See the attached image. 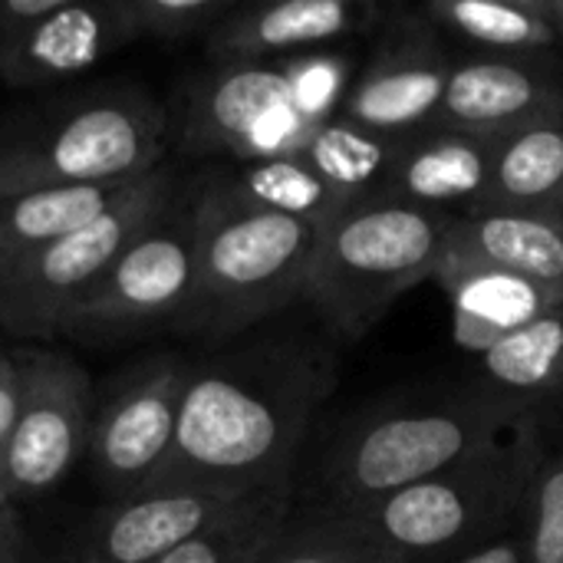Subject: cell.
Here are the masks:
<instances>
[{"label":"cell","instance_id":"1","mask_svg":"<svg viewBox=\"0 0 563 563\" xmlns=\"http://www.w3.org/2000/svg\"><path fill=\"white\" fill-rule=\"evenodd\" d=\"M333 389V360L303 340H267L191 363L175 445L155 482L234 492L294 488L303 435Z\"/></svg>","mask_w":563,"mask_h":563},{"label":"cell","instance_id":"2","mask_svg":"<svg viewBox=\"0 0 563 563\" xmlns=\"http://www.w3.org/2000/svg\"><path fill=\"white\" fill-rule=\"evenodd\" d=\"M195 274L175 320L178 336L224 346L303 300L320 228L247 201L211 168L188 188Z\"/></svg>","mask_w":563,"mask_h":563},{"label":"cell","instance_id":"3","mask_svg":"<svg viewBox=\"0 0 563 563\" xmlns=\"http://www.w3.org/2000/svg\"><path fill=\"white\" fill-rule=\"evenodd\" d=\"M534 419L544 416L515 409L482 386L376 406L330 442L310 511L333 518L366 511Z\"/></svg>","mask_w":563,"mask_h":563},{"label":"cell","instance_id":"4","mask_svg":"<svg viewBox=\"0 0 563 563\" xmlns=\"http://www.w3.org/2000/svg\"><path fill=\"white\" fill-rule=\"evenodd\" d=\"M168 106L135 82L86 86L0 119V195L125 185L162 168Z\"/></svg>","mask_w":563,"mask_h":563},{"label":"cell","instance_id":"5","mask_svg":"<svg viewBox=\"0 0 563 563\" xmlns=\"http://www.w3.org/2000/svg\"><path fill=\"white\" fill-rule=\"evenodd\" d=\"M544 452V419L525 422L452 468L343 521L402 563L459 561L521 528Z\"/></svg>","mask_w":563,"mask_h":563},{"label":"cell","instance_id":"6","mask_svg":"<svg viewBox=\"0 0 563 563\" xmlns=\"http://www.w3.org/2000/svg\"><path fill=\"white\" fill-rule=\"evenodd\" d=\"M452 214L360 198L320 228L303 300L343 336H366L416 284L439 274Z\"/></svg>","mask_w":563,"mask_h":563},{"label":"cell","instance_id":"7","mask_svg":"<svg viewBox=\"0 0 563 563\" xmlns=\"http://www.w3.org/2000/svg\"><path fill=\"white\" fill-rule=\"evenodd\" d=\"M181 191L175 168L162 165L135 178L102 214L43 244L0 274V336L36 343L56 340L63 317L96 277L139 238Z\"/></svg>","mask_w":563,"mask_h":563},{"label":"cell","instance_id":"8","mask_svg":"<svg viewBox=\"0 0 563 563\" xmlns=\"http://www.w3.org/2000/svg\"><path fill=\"white\" fill-rule=\"evenodd\" d=\"M294 152L313 132L297 99L294 63H208L178 86L168 109V139L188 158L251 162Z\"/></svg>","mask_w":563,"mask_h":563},{"label":"cell","instance_id":"9","mask_svg":"<svg viewBox=\"0 0 563 563\" xmlns=\"http://www.w3.org/2000/svg\"><path fill=\"white\" fill-rule=\"evenodd\" d=\"M195 274V234L188 191L139 234L96 277L59 323L56 340L82 346H119L155 330H172Z\"/></svg>","mask_w":563,"mask_h":563},{"label":"cell","instance_id":"10","mask_svg":"<svg viewBox=\"0 0 563 563\" xmlns=\"http://www.w3.org/2000/svg\"><path fill=\"white\" fill-rule=\"evenodd\" d=\"M23 402L10 442L0 452V485L10 498L56 488L89 449L96 389L66 353L16 346Z\"/></svg>","mask_w":563,"mask_h":563},{"label":"cell","instance_id":"11","mask_svg":"<svg viewBox=\"0 0 563 563\" xmlns=\"http://www.w3.org/2000/svg\"><path fill=\"white\" fill-rule=\"evenodd\" d=\"M191 363L162 353L129 366L102 399H96L89 462L99 485L112 495H132L158 478L165 468Z\"/></svg>","mask_w":563,"mask_h":563},{"label":"cell","instance_id":"12","mask_svg":"<svg viewBox=\"0 0 563 563\" xmlns=\"http://www.w3.org/2000/svg\"><path fill=\"white\" fill-rule=\"evenodd\" d=\"M287 492H234L211 482H152L106 501L86 525L73 563H158L208 528Z\"/></svg>","mask_w":563,"mask_h":563},{"label":"cell","instance_id":"13","mask_svg":"<svg viewBox=\"0 0 563 563\" xmlns=\"http://www.w3.org/2000/svg\"><path fill=\"white\" fill-rule=\"evenodd\" d=\"M449 69L452 63L429 20L386 16L383 43L350 82L336 115L383 139L406 142L439 122Z\"/></svg>","mask_w":563,"mask_h":563},{"label":"cell","instance_id":"14","mask_svg":"<svg viewBox=\"0 0 563 563\" xmlns=\"http://www.w3.org/2000/svg\"><path fill=\"white\" fill-rule=\"evenodd\" d=\"M389 10L373 0L238 3L208 36V63H284L327 43L383 30Z\"/></svg>","mask_w":563,"mask_h":563},{"label":"cell","instance_id":"15","mask_svg":"<svg viewBox=\"0 0 563 563\" xmlns=\"http://www.w3.org/2000/svg\"><path fill=\"white\" fill-rule=\"evenodd\" d=\"M132 40L122 0H59L49 13L0 40V82L43 89L76 79Z\"/></svg>","mask_w":563,"mask_h":563},{"label":"cell","instance_id":"16","mask_svg":"<svg viewBox=\"0 0 563 563\" xmlns=\"http://www.w3.org/2000/svg\"><path fill=\"white\" fill-rule=\"evenodd\" d=\"M563 106V73L548 56H478L449 69L439 125L501 142Z\"/></svg>","mask_w":563,"mask_h":563},{"label":"cell","instance_id":"17","mask_svg":"<svg viewBox=\"0 0 563 563\" xmlns=\"http://www.w3.org/2000/svg\"><path fill=\"white\" fill-rule=\"evenodd\" d=\"M495 152V139L435 122L432 129L399 142L383 198L452 218L475 214L492 188Z\"/></svg>","mask_w":563,"mask_h":563},{"label":"cell","instance_id":"18","mask_svg":"<svg viewBox=\"0 0 563 563\" xmlns=\"http://www.w3.org/2000/svg\"><path fill=\"white\" fill-rule=\"evenodd\" d=\"M442 264H475L551 287L563 297V218L482 211L455 218ZM439 264V267H442Z\"/></svg>","mask_w":563,"mask_h":563},{"label":"cell","instance_id":"19","mask_svg":"<svg viewBox=\"0 0 563 563\" xmlns=\"http://www.w3.org/2000/svg\"><path fill=\"white\" fill-rule=\"evenodd\" d=\"M435 280L442 284L452 303L455 343L478 356L515 330L534 323L548 310L563 307L558 290L495 267L442 264Z\"/></svg>","mask_w":563,"mask_h":563},{"label":"cell","instance_id":"20","mask_svg":"<svg viewBox=\"0 0 563 563\" xmlns=\"http://www.w3.org/2000/svg\"><path fill=\"white\" fill-rule=\"evenodd\" d=\"M563 218V106L498 142L485 205L475 211Z\"/></svg>","mask_w":563,"mask_h":563},{"label":"cell","instance_id":"21","mask_svg":"<svg viewBox=\"0 0 563 563\" xmlns=\"http://www.w3.org/2000/svg\"><path fill=\"white\" fill-rule=\"evenodd\" d=\"M482 389L495 399L544 416L563 399V307L498 340L478 356Z\"/></svg>","mask_w":563,"mask_h":563},{"label":"cell","instance_id":"22","mask_svg":"<svg viewBox=\"0 0 563 563\" xmlns=\"http://www.w3.org/2000/svg\"><path fill=\"white\" fill-rule=\"evenodd\" d=\"M129 185L132 181L0 195V274L40 251L43 244L102 214Z\"/></svg>","mask_w":563,"mask_h":563},{"label":"cell","instance_id":"23","mask_svg":"<svg viewBox=\"0 0 563 563\" xmlns=\"http://www.w3.org/2000/svg\"><path fill=\"white\" fill-rule=\"evenodd\" d=\"M228 181L254 205L300 218L313 228H323L330 218H336L346 205H353L336 185H330L300 148L251 158V162H231L221 165Z\"/></svg>","mask_w":563,"mask_h":563},{"label":"cell","instance_id":"24","mask_svg":"<svg viewBox=\"0 0 563 563\" xmlns=\"http://www.w3.org/2000/svg\"><path fill=\"white\" fill-rule=\"evenodd\" d=\"M426 20L482 46L485 56H548L561 46L528 0H432Z\"/></svg>","mask_w":563,"mask_h":563},{"label":"cell","instance_id":"25","mask_svg":"<svg viewBox=\"0 0 563 563\" xmlns=\"http://www.w3.org/2000/svg\"><path fill=\"white\" fill-rule=\"evenodd\" d=\"M396 148L399 142L366 132L340 115H330L327 122L313 125V132L300 145L303 158L350 201L383 195Z\"/></svg>","mask_w":563,"mask_h":563},{"label":"cell","instance_id":"26","mask_svg":"<svg viewBox=\"0 0 563 563\" xmlns=\"http://www.w3.org/2000/svg\"><path fill=\"white\" fill-rule=\"evenodd\" d=\"M290 521V495L267 498L228 521L208 528L205 534L185 541L158 563H257Z\"/></svg>","mask_w":563,"mask_h":563},{"label":"cell","instance_id":"27","mask_svg":"<svg viewBox=\"0 0 563 563\" xmlns=\"http://www.w3.org/2000/svg\"><path fill=\"white\" fill-rule=\"evenodd\" d=\"M257 563H402L350 528L343 518L310 511L300 521H287L277 541Z\"/></svg>","mask_w":563,"mask_h":563},{"label":"cell","instance_id":"28","mask_svg":"<svg viewBox=\"0 0 563 563\" xmlns=\"http://www.w3.org/2000/svg\"><path fill=\"white\" fill-rule=\"evenodd\" d=\"M525 563H563V445L548 449L521 518Z\"/></svg>","mask_w":563,"mask_h":563},{"label":"cell","instance_id":"29","mask_svg":"<svg viewBox=\"0 0 563 563\" xmlns=\"http://www.w3.org/2000/svg\"><path fill=\"white\" fill-rule=\"evenodd\" d=\"M135 40H191L208 36L238 0H122Z\"/></svg>","mask_w":563,"mask_h":563},{"label":"cell","instance_id":"30","mask_svg":"<svg viewBox=\"0 0 563 563\" xmlns=\"http://www.w3.org/2000/svg\"><path fill=\"white\" fill-rule=\"evenodd\" d=\"M20 402H23V376H20L16 350L0 346V452L13 435Z\"/></svg>","mask_w":563,"mask_h":563},{"label":"cell","instance_id":"31","mask_svg":"<svg viewBox=\"0 0 563 563\" xmlns=\"http://www.w3.org/2000/svg\"><path fill=\"white\" fill-rule=\"evenodd\" d=\"M0 563H40L30 531L13 505L0 508Z\"/></svg>","mask_w":563,"mask_h":563},{"label":"cell","instance_id":"32","mask_svg":"<svg viewBox=\"0 0 563 563\" xmlns=\"http://www.w3.org/2000/svg\"><path fill=\"white\" fill-rule=\"evenodd\" d=\"M452 563H525V541H521V528L508 531L482 548H475L472 554L459 558Z\"/></svg>","mask_w":563,"mask_h":563},{"label":"cell","instance_id":"33","mask_svg":"<svg viewBox=\"0 0 563 563\" xmlns=\"http://www.w3.org/2000/svg\"><path fill=\"white\" fill-rule=\"evenodd\" d=\"M528 7L558 33V40L563 43V0H528Z\"/></svg>","mask_w":563,"mask_h":563},{"label":"cell","instance_id":"34","mask_svg":"<svg viewBox=\"0 0 563 563\" xmlns=\"http://www.w3.org/2000/svg\"><path fill=\"white\" fill-rule=\"evenodd\" d=\"M7 505H13V498H10V492L0 485V508H7Z\"/></svg>","mask_w":563,"mask_h":563}]
</instances>
